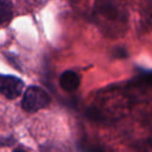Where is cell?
<instances>
[{"label":"cell","mask_w":152,"mask_h":152,"mask_svg":"<svg viewBox=\"0 0 152 152\" xmlns=\"http://www.w3.org/2000/svg\"><path fill=\"white\" fill-rule=\"evenodd\" d=\"M50 95L40 87L31 86L24 93L21 100V107L27 113H34L43 108H46L50 103Z\"/></svg>","instance_id":"obj_1"},{"label":"cell","mask_w":152,"mask_h":152,"mask_svg":"<svg viewBox=\"0 0 152 152\" xmlns=\"http://www.w3.org/2000/svg\"><path fill=\"white\" fill-rule=\"evenodd\" d=\"M97 11L102 18L110 21H122L125 12H122L121 0H97Z\"/></svg>","instance_id":"obj_2"},{"label":"cell","mask_w":152,"mask_h":152,"mask_svg":"<svg viewBox=\"0 0 152 152\" xmlns=\"http://www.w3.org/2000/svg\"><path fill=\"white\" fill-rule=\"evenodd\" d=\"M24 88V82L13 75H1L0 76V94L6 99H17Z\"/></svg>","instance_id":"obj_3"},{"label":"cell","mask_w":152,"mask_h":152,"mask_svg":"<svg viewBox=\"0 0 152 152\" xmlns=\"http://www.w3.org/2000/svg\"><path fill=\"white\" fill-rule=\"evenodd\" d=\"M58 82L63 90H65L68 93H72V91L77 90V88L80 87L81 78L77 72H75L72 70H66V71L62 72Z\"/></svg>","instance_id":"obj_4"},{"label":"cell","mask_w":152,"mask_h":152,"mask_svg":"<svg viewBox=\"0 0 152 152\" xmlns=\"http://www.w3.org/2000/svg\"><path fill=\"white\" fill-rule=\"evenodd\" d=\"M13 15V5L11 0H0V26L8 23Z\"/></svg>","instance_id":"obj_5"},{"label":"cell","mask_w":152,"mask_h":152,"mask_svg":"<svg viewBox=\"0 0 152 152\" xmlns=\"http://www.w3.org/2000/svg\"><path fill=\"white\" fill-rule=\"evenodd\" d=\"M12 152H27L25 148H23V147H17V148H14Z\"/></svg>","instance_id":"obj_6"}]
</instances>
